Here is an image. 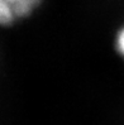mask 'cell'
I'll return each mask as SVG.
<instances>
[{"label":"cell","instance_id":"cell-2","mask_svg":"<svg viewBox=\"0 0 124 125\" xmlns=\"http://www.w3.org/2000/svg\"><path fill=\"white\" fill-rule=\"evenodd\" d=\"M115 48L118 51V53L124 58V25L119 29V32L116 33L115 37Z\"/></svg>","mask_w":124,"mask_h":125},{"label":"cell","instance_id":"cell-1","mask_svg":"<svg viewBox=\"0 0 124 125\" xmlns=\"http://www.w3.org/2000/svg\"><path fill=\"white\" fill-rule=\"evenodd\" d=\"M41 0H0V25H10L34 11Z\"/></svg>","mask_w":124,"mask_h":125}]
</instances>
